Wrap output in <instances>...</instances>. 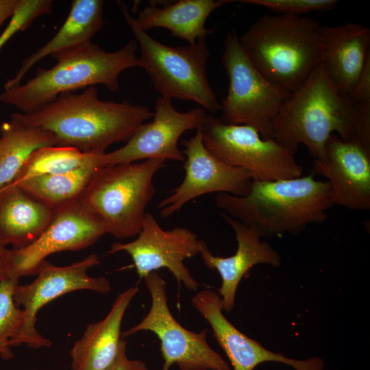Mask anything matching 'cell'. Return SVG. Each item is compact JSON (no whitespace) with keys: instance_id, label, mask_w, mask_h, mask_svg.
Returning <instances> with one entry per match:
<instances>
[{"instance_id":"6da1fadb","label":"cell","mask_w":370,"mask_h":370,"mask_svg":"<svg viewBox=\"0 0 370 370\" xmlns=\"http://www.w3.org/2000/svg\"><path fill=\"white\" fill-rule=\"evenodd\" d=\"M334 132L370 145V103H357L341 92L321 63L282 106L272 138L293 154L303 145L319 159Z\"/></svg>"},{"instance_id":"7a4b0ae2","label":"cell","mask_w":370,"mask_h":370,"mask_svg":"<svg viewBox=\"0 0 370 370\" xmlns=\"http://www.w3.org/2000/svg\"><path fill=\"white\" fill-rule=\"evenodd\" d=\"M24 123L50 131L58 145L85 153H105L112 144L127 141L153 112L143 105L103 101L95 86L80 94H61L30 113L17 112Z\"/></svg>"},{"instance_id":"3957f363","label":"cell","mask_w":370,"mask_h":370,"mask_svg":"<svg viewBox=\"0 0 370 370\" xmlns=\"http://www.w3.org/2000/svg\"><path fill=\"white\" fill-rule=\"evenodd\" d=\"M217 206L227 216L256 230L261 237L295 234L322 223L332 206L330 186L314 175L251 182L244 196L219 193Z\"/></svg>"},{"instance_id":"277c9868","label":"cell","mask_w":370,"mask_h":370,"mask_svg":"<svg viewBox=\"0 0 370 370\" xmlns=\"http://www.w3.org/2000/svg\"><path fill=\"white\" fill-rule=\"evenodd\" d=\"M238 39L256 69L291 93L322 62L323 25L310 17L281 13L264 15Z\"/></svg>"},{"instance_id":"5b68a950","label":"cell","mask_w":370,"mask_h":370,"mask_svg":"<svg viewBox=\"0 0 370 370\" xmlns=\"http://www.w3.org/2000/svg\"><path fill=\"white\" fill-rule=\"evenodd\" d=\"M138 46L132 39L120 49L108 52L90 42L54 53L51 56L56 60L53 66L38 67L25 84L4 90L0 100L27 114L79 88L102 84L115 92L121 73L138 66Z\"/></svg>"},{"instance_id":"8992f818","label":"cell","mask_w":370,"mask_h":370,"mask_svg":"<svg viewBox=\"0 0 370 370\" xmlns=\"http://www.w3.org/2000/svg\"><path fill=\"white\" fill-rule=\"evenodd\" d=\"M119 7L140 49L138 66L143 69L161 97L198 103L206 111L221 110V103L207 77L210 55L206 38L193 45L171 47L141 29L121 1Z\"/></svg>"},{"instance_id":"52a82bcc","label":"cell","mask_w":370,"mask_h":370,"mask_svg":"<svg viewBox=\"0 0 370 370\" xmlns=\"http://www.w3.org/2000/svg\"><path fill=\"white\" fill-rule=\"evenodd\" d=\"M164 162L148 159L97 172L82 197L100 217L107 234L121 239L138 234L146 208L156 193L153 177Z\"/></svg>"},{"instance_id":"ba28073f","label":"cell","mask_w":370,"mask_h":370,"mask_svg":"<svg viewBox=\"0 0 370 370\" xmlns=\"http://www.w3.org/2000/svg\"><path fill=\"white\" fill-rule=\"evenodd\" d=\"M221 63L229 84L221 103L219 119L230 124L251 126L263 138H272L274 120L292 93L268 80L256 69L233 30L225 39Z\"/></svg>"},{"instance_id":"9c48e42d","label":"cell","mask_w":370,"mask_h":370,"mask_svg":"<svg viewBox=\"0 0 370 370\" xmlns=\"http://www.w3.org/2000/svg\"><path fill=\"white\" fill-rule=\"evenodd\" d=\"M206 149L224 164L247 170L252 180L300 177L303 167L294 154L254 127L234 125L208 114L199 127Z\"/></svg>"},{"instance_id":"30bf717a","label":"cell","mask_w":370,"mask_h":370,"mask_svg":"<svg viewBox=\"0 0 370 370\" xmlns=\"http://www.w3.org/2000/svg\"><path fill=\"white\" fill-rule=\"evenodd\" d=\"M151 297L147 314L135 326L121 333L123 337L141 331L154 333L160 341L163 358L161 370H170L177 365L180 370H232L207 341L208 329L194 332L182 327L169 308L166 282L153 271L144 278Z\"/></svg>"},{"instance_id":"8fae6325","label":"cell","mask_w":370,"mask_h":370,"mask_svg":"<svg viewBox=\"0 0 370 370\" xmlns=\"http://www.w3.org/2000/svg\"><path fill=\"white\" fill-rule=\"evenodd\" d=\"M99 264L96 254H90L84 260L69 266H55L46 260L39 267L37 278L28 284L16 286L14 299L23 306L24 317L18 330L10 341L11 347L25 344L38 349L49 347L51 342L42 336L36 328L38 310L49 301L66 293L89 290L106 293L110 290L108 280L103 277L92 278L87 271Z\"/></svg>"},{"instance_id":"7c38bea8","label":"cell","mask_w":370,"mask_h":370,"mask_svg":"<svg viewBox=\"0 0 370 370\" xmlns=\"http://www.w3.org/2000/svg\"><path fill=\"white\" fill-rule=\"evenodd\" d=\"M106 234L103 221L82 197L58 207L34 241L24 247L11 249L8 278L19 280L36 274L49 255L86 248Z\"/></svg>"},{"instance_id":"4fadbf2b","label":"cell","mask_w":370,"mask_h":370,"mask_svg":"<svg viewBox=\"0 0 370 370\" xmlns=\"http://www.w3.org/2000/svg\"><path fill=\"white\" fill-rule=\"evenodd\" d=\"M200 243L191 230L182 227L164 230L151 214L146 213L137 238L129 243H114L109 254L127 253L140 280L153 271L167 269L179 285L197 291L200 284L191 275L184 260L199 254Z\"/></svg>"},{"instance_id":"5bb4252c","label":"cell","mask_w":370,"mask_h":370,"mask_svg":"<svg viewBox=\"0 0 370 370\" xmlns=\"http://www.w3.org/2000/svg\"><path fill=\"white\" fill-rule=\"evenodd\" d=\"M207 114L201 107L179 112L171 99L160 96L152 121L140 126L123 147L101 153L100 165L103 168L148 159L184 162L178 140L186 131L198 129Z\"/></svg>"},{"instance_id":"9a60e30c","label":"cell","mask_w":370,"mask_h":370,"mask_svg":"<svg viewBox=\"0 0 370 370\" xmlns=\"http://www.w3.org/2000/svg\"><path fill=\"white\" fill-rule=\"evenodd\" d=\"M182 144L185 175L173 192L159 203L162 218L171 217L190 201L205 194H247L252 181L249 172L227 165L212 155L204 145L199 127Z\"/></svg>"},{"instance_id":"2e32d148","label":"cell","mask_w":370,"mask_h":370,"mask_svg":"<svg viewBox=\"0 0 370 370\" xmlns=\"http://www.w3.org/2000/svg\"><path fill=\"white\" fill-rule=\"evenodd\" d=\"M314 171L327 179L333 205L352 210L370 208V145L332 134Z\"/></svg>"},{"instance_id":"e0dca14e","label":"cell","mask_w":370,"mask_h":370,"mask_svg":"<svg viewBox=\"0 0 370 370\" xmlns=\"http://www.w3.org/2000/svg\"><path fill=\"white\" fill-rule=\"evenodd\" d=\"M190 301L210 325L212 335L228 358L232 370H254L265 362L283 363L295 370L323 369L324 362L318 356L303 360L289 358L265 349L240 332L224 316L221 298L212 290L206 288L197 292Z\"/></svg>"},{"instance_id":"ac0fdd59","label":"cell","mask_w":370,"mask_h":370,"mask_svg":"<svg viewBox=\"0 0 370 370\" xmlns=\"http://www.w3.org/2000/svg\"><path fill=\"white\" fill-rule=\"evenodd\" d=\"M221 215L234 232L238 244L236 253L225 258L214 256L201 240L199 254L208 268L219 272L222 281L219 295L223 309L230 312L235 304L238 284L248 271L258 264L277 267L281 263V257L267 241L261 240V236L254 228L224 213Z\"/></svg>"},{"instance_id":"d6986e66","label":"cell","mask_w":370,"mask_h":370,"mask_svg":"<svg viewBox=\"0 0 370 370\" xmlns=\"http://www.w3.org/2000/svg\"><path fill=\"white\" fill-rule=\"evenodd\" d=\"M322 64L336 88L350 95L370 55V29L357 23L323 25Z\"/></svg>"},{"instance_id":"ffe728a7","label":"cell","mask_w":370,"mask_h":370,"mask_svg":"<svg viewBox=\"0 0 370 370\" xmlns=\"http://www.w3.org/2000/svg\"><path fill=\"white\" fill-rule=\"evenodd\" d=\"M138 289L130 287L119 294L105 318L90 323L70 352L72 370H107L120 347L121 325L125 311Z\"/></svg>"},{"instance_id":"44dd1931","label":"cell","mask_w":370,"mask_h":370,"mask_svg":"<svg viewBox=\"0 0 370 370\" xmlns=\"http://www.w3.org/2000/svg\"><path fill=\"white\" fill-rule=\"evenodd\" d=\"M53 209L18 186L0 188V238L13 249L34 241L49 223Z\"/></svg>"},{"instance_id":"7402d4cb","label":"cell","mask_w":370,"mask_h":370,"mask_svg":"<svg viewBox=\"0 0 370 370\" xmlns=\"http://www.w3.org/2000/svg\"><path fill=\"white\" fill-rule=\"evenodd\" d=\"M102 0H73L64 23L45 45L24 58L15 75L3 86L4 90L21 84L26 73L47 56L66 51L91 42L103 23Z\"/></svg>"},{"instance_id":"603a6c76","label":"cell","mask_w":370,"mask_h":370,"mask_svg":"<svg viewBox=\"0 0 370 370\" xmlns=\"http://www.w3.org/2000/svg\"><path fill=\"white\" fill-rule=\"evenodd\" d=\"M228 0H180L162 7L144 8L135 18L144 31L162 27L172 36L193 45L212 32L205 27L207 18L216 9L232 2Z\"/></svg>"},{"instance_id":"cb8c5ba5","label":"cell","mask_w":370,"mask_h":370,"mask_svg":"<svg viewBox=\"0 0 370 370\" xmlns=\"http://www.w3.org/2000/svg\"><path fill=\"white\" fill-rule=\"evenodd\" d=\"M55 145L58 141L50 131L28 125L12 114L0 125V188L14 180L34 151Z\"/></svg>"},{"instance_id":"d4e9b609","label":"cell","mask_w":370,"mask_h":370,"mask_svg":"<svg viewBox=\"0 0 370 370\" xmlns=\"http://www.w3.org/2000/svg\"><path fill=\"white\" fill-rule=\"evenodd\" d=\"M101 153H92L88 161L71 171L34 177L13 184L55 209L82 197L95 175L102 168L99 163Z\"/></svg>"},{"instance_id":"484cf974","label":"cell","mask_w":370,"mask_h":370,"mask_svg":"<svg viewBox=\"0 0 370 370\" xmlns=\"http://www.w3.org/2000/svg\"><path fill=\"white\" fill-rule=\"evenodd\" d=\"M92 153H85L73 147L45 146L34 151L28 157L12 183L41 175L63 173L74 170L89 160Z\"/></svg>"},{"instance_id":"4316f807","label":"cell","mask_w":370,"mask_h":370,"mask_svg":"<svg viewBox=\"0 0 370 370\" xmlns=\"http://www.w3.org/2000/svg\"><path fill=\"white\" fill-rule=\"evenodd\" d=\"M18 280L6 278L0 282V356H14L10 341L21 327L24 312L14 301V291Z\"/></svg>"},{"instance_id":"83f0119b","label":"cell","mask_w":370,"mask_h":370,"mask_svg":"<svg viewBox=\"0 0 370 370\" xmlns=\"http://www.w3.org/2000/svg\"><path fill=\"white\" fill-rule=\"evenodd\" d=\"M53 4L51 0H22L0 35V49L14 34L26 29L36 18L50 13Z\"/></svg>"},{"instance_id":"f1b7e54d","label":"cell","mask_w":370,"mask_h":370,"mask_svg":"<svg viewBox=\"0 0 370 370\" xmlns=\"http://www.w3.org/2000/svg\"><path fill=\"white\" fill-rule=\"evenodd\" d=\"M241 3L267 8L281 14L301 15L312 11L334 9L336 0H243Z\"/></svg>"},{"instance_id":"f546056e","label":"cell","mask_w":370,"mask_h":370,"mask_svg":"<svg viewBox=\"0 0 370 370\" xmlns=\"http://www.w3.org/2000/svg\"><path fill=\"white\" fill-rule=\"evenodd\" d=\"M349 95L357 103H370V55Z\"/></svg>"},{"instance_id":"4dcf8cb0","label":"cell","mask_w":370,"mask_h":370,"mask_svg":"<svg viewBox=\"0 0 370 370\" xmlns=\"http://www.w3.org/2000/svg\"><path fill=\"white\" fill-rule=\"evenodd\" d=\"M127 341L121 339L118 354L107 370H149L142 360L130 359L126 354Z\"/></svg>"},{"instance_id":"1f68e13d","label":"cell","mask_w":370,"mask_h":370,"mask_svg":"<svg viewBox=\"0 0 370 370\" xmlns=\"http://www.w3.org/2000/svg\"><path fill=\"white\" fill-rule=\"evenodd\" d=\"M21 2L22 0H0V27L14 15Z\"/></svg>"},{"instance_id":"d6a6232c","label":"cell","mask_w":370,"mask_h":370,"mask_svg":"<svg viewBox=\"0 0 370 370\" xmlns=\"http://www.w3.org/2000/svg\"><path fill=\"white\" fill-rule=\"evenodd\" d=\"M11 249L0 238V282L8 278Z\"/></svg>"}]
</instances>
